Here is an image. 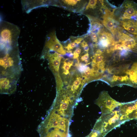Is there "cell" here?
I'll return each mask as SVG.
<instances>
[{"label": "cell", "instance_id": "6da1fadb", "mask_svg": "<svg viewBox=\"0 0 137 137\" xmlns=\"http://www.w3.org/2000/svg\"><path fill=\"white\" fill-rule=\"evenodd\" d=\"M0 78L18 81L22 71L18 46L0 49Z\"/></svg>", "mask_w": 137, "mask_h": 137}, {"label": "cell", "instance_id": "7a4b0ae2", "mask_svg": "<svg viewBox=\"0 0 137 137\" xmlns=\"http://www.w3.org/2000/svg\"><path fill=\"white\" fill-rule=\"evenodd\" d=\"M120 105L111 112L102 114L96 122L94 129L100 131L105 136L112 129L128 121L127 117L121 113Z\"/></svg>", "mask_w": 137, "mask_h": 137}, {"label": "cell", "instance_id": "3957f363", "mask_svg": "<svg viewBox=\"0 0 137 137\" xmlns=\"http://www.w3.org/2000/svg\"><path fill=\"white\" fill-rule=\"evenodd\" d=\"M0 49L18 46L20 30L17 26L1 21L0 26Z\"/></svg>", "mask_w": 137, "mask_h": 137}, {"label": "cell", "instance_id": "277c9868", "mask_svg": "<svg viewBox=\"0 0 137 137\" xmlns=\"http://www.w3.org/2000/svg\"><path fill=\"white\" fill-rule=\"evenodd\" d=\"M118 10L119 21L126 20H137V4L134 2L126 1Z\"/></svg>", "mask_w": 137, "mask_h": 137}, {"label": "cell", "instance_id": "5b68a950", "mask_svg": "<svg viewBox=\"0 0 137 137\" xmlns=\"http://www.w3.org/2000/svg\"><path fill=\"white\" fill-rule=\"evenodd\" d=\"M96 103L100 108L102 114L111 112L121 104L112 99L108 92L105 91L101 93L97 100Z\"/></svg>", "mask_w": 137, "mask_h": 137}, {"label": "cell", "instance_id": "8992f818", "mask_svg": "<svg viewBox=\"0 0 137 137\" xmlns=\"http://www.w3.org/2000/svg\"><path fill=\"white\" fill-rule=\"evenodd\" d=\"M132 35L120 31L117 43H120L124 49L137 53V37Z\"/></svg>", "mask_w": 137, "mask_h": 137}, {"label": "cell", "instance_id": "52a82bcc", "mask_svg": "<svg viewBox=\"0 0 137 137\" xmlns=\"http://www.w3.org/2000/svg\"><path fill=\"white\" fill-rule=\"evenodd\" d=\"M44 48L53 50L62 55L66 54V51L57 37L55 31L47 36Z\"/></svg>", "mask_w": 137, "mask_h": 137}, {"label": "cell", "instance_id": "ba28073f", "mask_svg": "<svg viewBox=\"0 0 137 137\" xmlns=\"http://www.w3.org/2000/svg\"><path fill=\"white\" fill-rule=\"evenodd\" d=\"M115 9H113L111 11L109 9H105L102 16V22L103 25L114 36L119 31L116 26V20L114 15Z\"/></svg>", "mask_w": 137, "mask_h": 137}, {"label": "cell", "instance_id": "9c48e42d", "mask_svg": "<svg viewBox=\"0 0 137 137\" xmlns=\"http://www.w3.org/2000/svg\"><path fill=\"white\" fill-rule=\"evenodd\" d=\"M17 81L5 77L0 78V93L1 94H11L16 90Z\"/></svg>", "mask_w": 137, "mask_h": 137}, {"label": "cell", "instance_id": "30bf717a", "mask_svg": "<svg viewBox=\"0 0 137 137\" xmlns=\"http://www.w3.org/2000/svg\"><path fill=\"white\" fill-rule=\"evenodd\" d=\"M97 34L99 39V45L101 48H105L115 44V41L113 36L109 32L100 30Z\"/></svg>", "mask_w": 137, "mask_h": 137}, {"label": "cell", "instance_id": "8fae6325", "mask_svg": "<svg viewBox=\"0 0 137 137\" xmlns=\"http://www.w3.org/2000/svg\"><path fill=\"white\" fill-rule=\"evenodd\" d=\"M122 27L132 35L137 37V21L129 19L119 21Z\"/></svg>", "mask_w": 137, "mask_h": 137}, {"label": "cell", "instance_id": "7c38bea8", "mask_svg": "<svg viewBox=\"0 0 137 137\" xmlns=\"http://www.w3.org/2000/svg\"><path fill=\"white\" fill-rule=\"evenodd\" d=\"M73 61L70 60L67 58L64 60V64L62 66V69L63 71V73L65 75L67 74L70 75L69 70L71 66H72L73 63Z\"/></svg>", "mask_w": 137, "mask_h": 137}, {"label": "cell", "instance_id": "4fadbf2b", "mask_svg": "<svg viewBox=\"0 0 137 137\" xmlns=\"http://www.w3.org/2000/svg\"><path fill=\"white\" fill-rule=\"evenodd\" d=\"M82 80V78L77 75L76 78L74 81L73 85L71 87L69 88H71V90L73 94L76 92V91L77 90L79 87H80V84H83L82 82H81Z\"/></svg>", "mask_w": 137, "mask_h": 137}, {"label": "cell", "instance_id": "5bb4252c", "mask_svg": "<svg viewBox=\"0 0 137 137\" xmlns=\"http://www.w3.org/2000/svg\"><path fill=\"white\" fill-rule=\"evenodd\" d=\"M80 1H81L79 0H64L62 1V2L63 4L70 7L75 6Z\"/></svg>", "mask_w": 137, "mask_h": 137}, {"label": "cell", "instance_id": "9a60e30c", "mask_svg": "<svg viewBox=\"0 0 137 137\" xmlns=\"http://www.w3.org/2000/svg\"><path fill=\"white\" fill-rule=\"evenodd\" d=\"M104 136L100 131L94 129L90 134L87 137H104Z\"/></svg>", "mask_w": 137, "mask_h": 137}, {"label": "cell", "instance_id": "2e32d148", "mask_svg": "<svg viewBox=\"0 0 137 137\" xmlns=\"http://www.w3.org/2000/svg\"><path fill=\"white\" fill-rule=\"evenodd\" d=\"M97 1L96 0H90L86 7L85 10H88L89 8H95L96 6Z\"/></svg>", "mask_w": 137, "mask_h": 137}, {"label": "cell", "instance_id": "e0dca14e", "mask_svg": "<svg viewBox=\"0 0 137 137\" xmlns=\"http://www.w3.org/2000/svg\"><path fill=\"white\" fill-rule=\"evenodd\" d=\"M88 66L86 64H82L79 63L77 67L78 70L81 73H83L87 69Z\"/></svg>", "mask_w": 137, "mask_h": 137}, {"label": "cell", "instance_id": "ac0fdd59", "mask_svg": "<svg viewBox=\"0 0 137 137\" xmlns=\"http://www.w3.org/2000/svg\"><path fill=\"white\" fill-rule=\"evenodd\" d=\"M76 44L74 42H73L68 44L65 48L67 50V52L71 50H70L73 49L76 46Z\"/></svg>", "mask_w": 137, "mask_h": 137}, {"label": "cell", "instance_id": "d6986e66", "mask_svg": "<svg viewBox=\"0 0 137 137\" xmlns=\"http://www.w3.org/2000/svg\"><path fill=\"white\" fill-rule=\"evenodd\" d=\"M81 45L83 48L84 50L88 53L89 50V48L87 42L84 41H83L81 43Z\"/></svg>", "mask_w": 137, "mask_h": 137}, {"label": "cell", "instance_id": "ffe728a7", "mask_svg": "<svg viewBox=\"0 0 137 137\" xmlns=\"http://www.w3.org/2000/svg\"><path fill=\"white\" fill-rule=\"evenodd\" d=\"M91 38L93 41L97 43L98 41V38L97 35L94 32H92L91 34Z\"/></svg>", "mask_w": 137, "mask_h": 137}, {"label": "cell", "instance_id": "44dd1931", "mask_svg": "<svg viewBox=\"0 0 137 137\" xmlns=\"http://www.w3.org/2000/svg\"><path fill=\"white\" fill-rule=\"evenodd\" d=\"M89 58V54L88 53L83 55L81 57L80 60L82 61H83L84 60L88 59Z\"/></svg>", "mask_w": 137, "mask_h": 137}, {"label": "cell", "instance_id": "7402d4cb", "mask_svg": "<svg viewBox=\"0 0 137 137\" xmlns=\"http://www.w3.org/2000/svg\"><path fill=\"white\" fill-rule=\"evenodd\" d=\"M83 40V38H78L75 40L74 41V42L75 43L77 44H78L80 43Z\"/></svg>", "mask_w": 137, "mask_h": 137}, {"label": "cell", "instance_id": "603a6c76", "mask_svg": "<svg viewBox=\"0 0 137 137\" xmlns=\"http://www.w3.org/2000/svg\"><path fill=\"white\" fill-rule=\"evenodd\" d=\"M81 49L79 48H78L74 52V53L76 54L79 55L80 54L81 52Z\"/></svg>", "mask_w": 137, "mask_h": 137}, {"label": "cell", "instance_id": "cb8c5ba5", "mask_svg": "<svg viewBox=\"0 0 137 137\" xmlns=\"http://www.w3.org/2000/svg\"><path fill=\"white\" fill-rule=\"evenodd\" d=\"M84 61L85 63H88L89 62L88 60V59L85 60H84Z\"/></svg>", "mask_w": 137, "mask_h": 137}, {"label": "cell", "instance_id": "d4e9b609", "mask_svg": "<svg viewBox=\"0 0 137 137\" xmlns=\"http://www.w3.org/2000/svg\"><path fill=\"white\" fill-rule=\"evenodd\" d=\"M136 21H137V20Z\"/></svg>", "mask_w": 137, "mask_h": 137}]
</instances>
